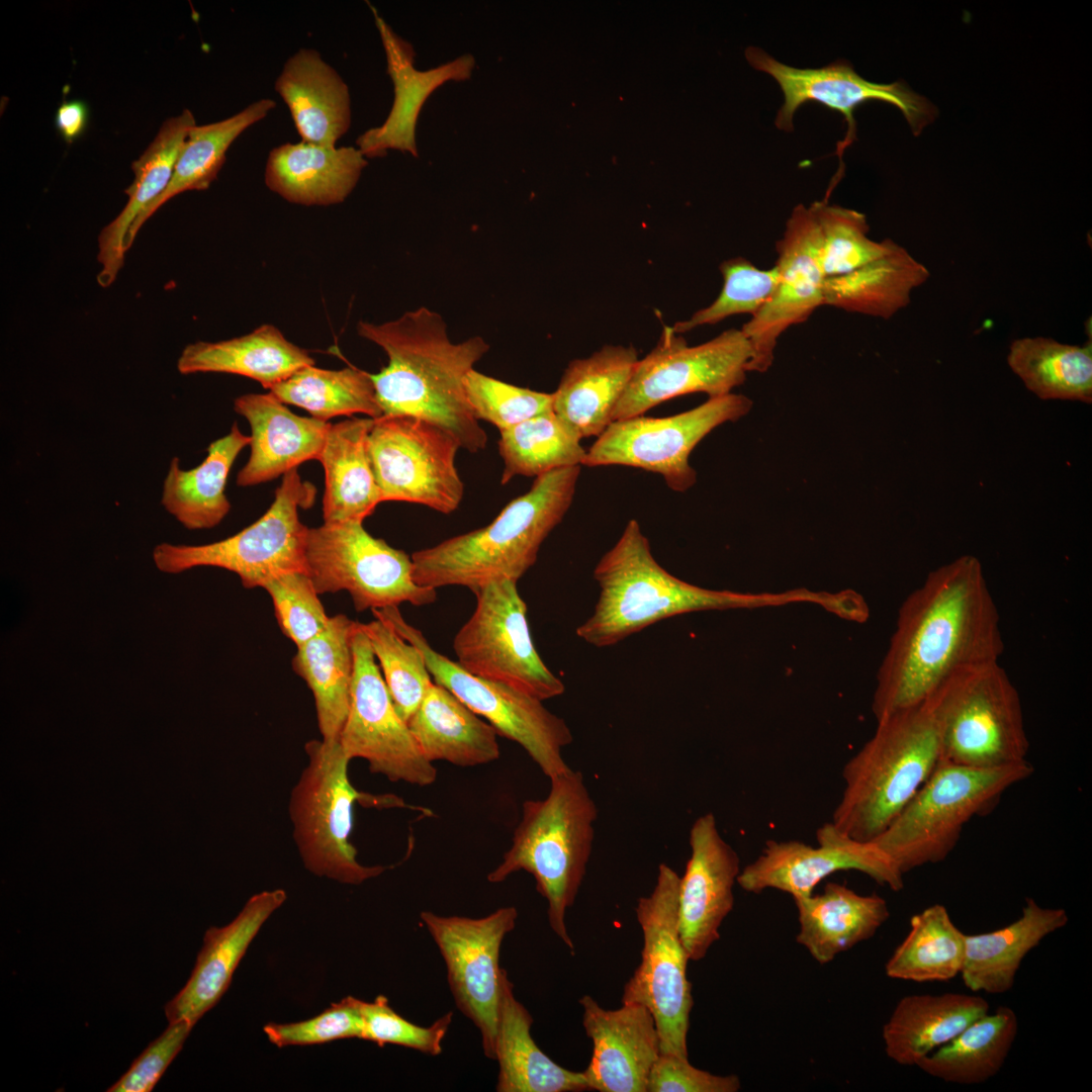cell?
<instances>
[{
    "label": "cell",
    "instance_id": "obj_47",
    "mask_svg": "<svg viewBox=\"0 0 1092 1092\" xmlns=\"http://www.w3.org/2000/svg\"><path fill=\"white\" fill-rule=\"evenodd\" d=\"M580 440L553 411L499 431L498 452L505 465L502 484L518 475L538 477L582 465L586 451Z\"/></svg>",
    "mask_w": 1092,
    "mask_h": 1092
},
{
    "label": "cell",
    "instance_id": "obj_51",
    "mask_svg": "<svg viewBox=\"0 0 1092 1092\" xmlns=\"http://www.w3.org/2000/svg\"><path fill=\"white\" fill-rule=\"evenodd\" d=\"M464 387L474 417L499 431L553 411V395L513 385L472 369Z\"/></svg>",
    "mask_w": 1092,
    "mask_h": 1092
},
{
    "label": "cell",
    "instance_id": "obj_25",
    "mask_svg": "<svg viewBox=\"0 0 1092 1092\" xmlns=\"http://www.w3.org/2000/svg\"><path fill=\"white\" fill-rule=\"evenodd\" d=\"M370 8L385 51L394 100L385 122L359 135L356 144L365 158L384 157L387 150L408 152L418 157L416 125L424 103L445 82L469 79L475 60L466 54L437 68L418 71L414 67L413 46L397 35L374 7Z\"/></svg>",
    "mask_w": 1092,
    "mask_h": 1092
},
{
    "label": "cell",
    "instance_id": "obj_22",
    "mask_svg": "<svg viewBox=\"0 0 1092 1092\" xmlns=\"http://www.w3.org/2000/svg\"><path fill=\"white\" fill-rule=\"evenodd\" d=\"M779 282L768 302L744 324L741 331L751 347L748 372L767 371L781 336L805 323L823 305L825 274L821 239L810 205H796L776 244Z\"/></svg>",
    "mask_w": 1092,
    "mask_h": 1092
},
{
    "label": "cell",
    "instance_id": "obj_10",
    "mask_svg": "<svg viewBox=\"0 0 1092 1092\" xmlns=\"http://www.w3.org/2000/svg\"><path fill=\"white\" fill-rule=\"evenodd\" d=\"M315 494V487L293 469L283 475L273 503L252 525L212 543L158 544L153 550L154 563L160 571L171 574L201 566L226 569L237 574L246 588H263L287 572H307L308 528L299 520L298 511L311 507Z\"/></svg>",
    "mask_w": 1092,
    "mask_h": 1092
},
{
    "label": "cell",
    "instance_id": "obj_21",
    "mask_svg": "<svg viewBox=\"0 0 1092 1092\" xmlns=\"http://www.w3.org/2000/svg\"><path fill=\"white\" fill-rule=\"evenodd\" d=\"M817 846L798 840H768L762 852L743 868L737 884L748 893L767 889L793 899L812 895L818 884L839 871H857L893 891L904 887V875L873 841L853 839L831 822L818 828Z\"/></svg>",
    "mask_w": 1092,
    "mask_h": 1092
},
{
    "label": "cell",
    "instance_id": "obj_29",
    "mask_svg": "<svg viewBox=\"0 0 1092 1092\" xmlns=\"http://www.w3.org/2000/svg\"><path fill=\"white\" fill-rule=\"evenodd\" d=\"M638 360L632 346L606 345L571 361L552 392L554 414L580 439L601 436L613 423Z\"/></svg>",
    "mask_w": 1092,
    "mask_h": 1092
},
{
    "label": "cell",
    "instance_id": "obj_1",
    "mask_svg": "<svg viewBox=\"0 0 1092 1092\" xmlns=\"http://www.w3.org/2000/svg\"><path fill=\"white\" fill-rule=\"evenodd\" d=\"M1003 648L980 561L964 555L939 566L899 609L877 673L876 720L923 703L959 671L999 661Z\"/></svg>",
    "mask_w": 1092,
    "mask_h": 1092
},
{
    "label": "cell",
    "instance_id": "obj_45",
    "mask_svg": "<svg viewBox=\"0 0 1092 1092\" xmlns=\"http://www.w3.org/2000/svg\"><path fill=\"white\" fill-rule=\"evenodd\" d=\"M966 933L942 904L914 914L910 929L885 965L887 977L915 983L944 982L961 974Z\"/></svg>",
    "mask_w": 1092,
    "mask_h": 1092
},
{
    "label": "cell",
    "instance_id": "obj_48",
    "mask_svg": "<svg viewBox=\"0 0 1092 1092\" xmlns=\"http://www.w3.org/2000/svg\"><path fill=\"white\" fill-rule=\"evenodd\" d=\"M394 708L407 723L433 685L423 652L378 619L361 623Z\"/></svg>",
    "mask_w": 1092,
    "mask_h": 1092
},
{
    "label": "cell",
    "instance_id": "obj_30",
    "mask_svg": "<svg viewBox=\"0 0 1092 1092\" xmlns=\"http://www.w3.org/2000/svg\"><path fill=\"white\" fill-rule=\"evenodd\" d=\"M367 165L353 147L285 143L270 151L264 178L271 191L291 203L327 206L348 197Z\"/></svg>",
    "mask_w": 1092,
    "mask_h": 1092
},
{
    "label": "cell",
    "instance_id": "obj_16",
    "mask_svg": "<svg viewBox=\"0 0 1092 1092\" xmlns=\"http://www.w3.org/2000/svg\"><path fill=\"white\" fill-rule=\"evenodd\" d=\"M751 354L741 329H729L708 342L689 346L680 334L665 327L654 349L638 360L612 422L642 416L676 396L729 394L745 381Z\"/></svg>",
    "mask_w": 1092,
    "mask_h": 1092
},
{
    "label": "cell",
    "instance_id": "obj_46",
    "mask_svg": "<svg viewBox=\"0 0 1092 1092\" xmlns=\"http://www.w3.org/2000/svg\"><path fill=\"white\" fill-rule=\"evenodd\" d=\"M270 392L324 422L355 414L372 419L383 416L371 374L354 367L332 370L309 365L274 385Z\"/></svg>",
    "mask_w": 1092,
    "mask_h": 1092
},
{
    "label": "cell",
    "instance_id": "obj_49",
    "mask_svg": "<svg viewBox=\"0 0 1092 1092\" xmlns=\"http://www.w3.org/2000/svg\"><path fill=\"white\" fill-rule=\"evenodd\" d=\"M820 239L821 262L826 277L848 273L889 253L894 241L872 240L863 213L825 198L810 204Z\"/></svg>",
    "mask_w": 1092,
    "mask_h": 1092
},
{
    "label": "cell",
    "instance_id": "obj_12",
    "mask_svg": "<svg viewBox=\"0 0 1092 1092\" xmlns=\"http://www.w3.org/2000/svg\"><path fill=\"white\" fill-rule=\"evenodd\" d=\"M678 889L679 876L661 863L652 892L637 902L643 948L639 966L623 988L622 1004L637 1003L650 1010L660 1037V1054L689 1058L694 1000L687 977L690 960L678 929Z\"/></svg>",
    "mask_w": 1092,
    "mask_h": 1092
},
{
    "label": "cell",
    "instance_id": "obj_4",
    "mask_svg": "<svg viewBox=\"0 0 1092 1092\" xmlns=\"http://www.w3.org/2000/svg\"><path fill=\"white\" fill-rule=\"evenodd\" d=\"M579 473L576 465L540 475L490 524L414 552L415 581L434 589L457 585L471 592L499 578L518 582L571 506Z\"/></svg>",
    "mask_w": 1092,
    "mask_h": 1092
},
{
    "label": "cell",
    "instance_id": "obj_52",
    "mask_svg": "<svg viewBox=\"0 0 1092 1092\" xmlns=\"http://www.w3.org/2000/svg\"><path fill=\"white\" fill-rule=\"evenodd\" d=\"M263 588L274 606L282 633L299 647L323 632L329 617L307 572L292 571L269 580Z\"/></svg>",
    "mask_w": 1092,
    "mask_h": 1092
},
{
    "label": "cell",
    "instance_id": "obj_56",
    "mask_svg": "<svg viewBox=\"0 0 1092 1092\" xmlns=\"http://www.w3.org/2000/svg\"><path fill=\"white\" fill-rule=\"evenodd\" d=\"M736 1075H715L694 1067L689 1058L660 1054L647 1082L646 1092H737Z\"/></svg>",
    "mask_w": 1092,
    "mask_h": 1092
},
{
    "label": "cell",
    "instance_id": "obj_24",
    "mask_svg": "<svg viewBox=\"0 0 1092 1092\" xmlns=\"http://www.w3.org/2000/svg\"><path fill=\"white\" fill-rule=\"evenodd\" d=\"M579 1004L582 1026L593 1041V1056L583 1071L589 1090L646 1092L660 1055V1037L650 1010L637 1003L609 1010L589 995L582 996Z\"/></svg>",
    "mask_w": 1092,
    "mask_h": 1092
},
{
    "label": "cell",
    "instance_id": "obj_44",
    "mask_svg": "<svg viewBox=\"0 0 1092 1092\" xmlns=\"http://www.w3.org/2000/svg\"><path fill=\"white\" fill-rule=\"evenodd\" d=\"M1007 363L1028 390L1040 399L1092 402V344L1060 343L1025 337L1009 347Z\"/></svg>",
    "mask_w": 1092,
    "mask_h": 1092
},
{
    "label": "cell",
    "instance_id": "obj_57",
    "mask_svg": "<svg viewBox=\"0 0 1092 1092\" xmlns=\"http://www.w3.org/2000/svg\"><path fill=\"white\" fill-rule=\"evenodd\" d=\"M88 122L89 107L83 100H65L56 111V128L67 144L78 140L85 132Z\"/></svg>",
    "mask_w": 1092,
    "mask_h": 1092
},
{
    "label": "cell",
    "instance_id": "obj_11",
    "mask_svg": "<svg viewBox=\"0 0 1092 1092\" xmlns=\"http://www.w3.org/2000/svg\"><path fill=\"white\" fill-rule=\"evenodd\" d=\"M372 614L423 652L435 682L484 718L498 735L520 744L549 780L571 770L562 757V748L572 742V733L543 701L465 671L435 650L422 631L404 620L398 607L372 610Z\"/></svg>",
    "mask_w": 1092,
    "mask_h": 1092
},
{
    "label": "cell",
    "instance_id": "obj_7",
    "mask_svg": "<svg viewBox=\"0 0 1092 1092\" xmlns=\"http://www.w3.org/2000/svg\"><path fill=\"white\" fill-rule=\"evenodd\" d=\"M1032 772L1027 760L996 768L939 762L899 815L872 841L903 875L941 862L971 819L991 811L1009 788Z\"/></svg>",
    "mask_w": 1092,
    "mask_h": 1092
},
{
    "label": "cell",
    "instance_id": "obj_40",
    "mask_svg": "<svg viewBox=\"0 0 1092 1092\" xmlns=\"http://www.w3.org/2000/svg\"><path fill=\"white\" fill-rule=\"evenodd\" d=\"M251 444L234 423L230 432L210 443L207 455L196 467L184 470L172 458L163 482L161 504L189 530L217 526L231 510L225 485L231 468L242 450Z\"/></svg>",
    "mask_w": 1092,
    "mask_h": 1092
},
{
    "label": "cell",
    "instance_id": "obj_6",
    "mask_svg": "<svg viewBox=\"0 0 1092 1092\" xmlns=\"http://www.w3.org/2000/svg\"><path fill=\"white\" fill-rule=\"evenodd\" d=\"M597 817V806L580 771L571 769L551 779L544 799L523 803L512 845L487 875V881L495 884L519 871L531 874L537 891L547 901L551 929L572 954L574 944L565 916L585 876Z\"/></svg>",
    "mask_w": 1092,
    "mask_h": 1092
},
{
    "label": "cell",
    "instance_id": "obj_41",
    "mask_svg": "<svg viewBox=\"0 0 1092 1092\" xmlns=\"http://www.w3.org/2000/svg\"><path fill=\"white\" fill-rule=\"evenodd\" d=\"M929 276L922 263L894 243L884 256L848 273L826 277L823 305L888 320L910 303L913 290Z\"/></svg>",
    "mask_w": 1092,
    "mask_h": 1092
},
{
    "label": "cell",
    "instance_id": "obj_3",
    "mask_svg": "<svg viewBox=\"0 0 1092 1092\" xmlns=\"http://www.w3.org/2000/svg\"><path fill=\"white\" fill-rule=\"evenodd\" d=\"M600 594L593 614L576 635L596 647H608L670 617L700 611L757 609L792 604L824 607V590L742 593L705 588L677 578L653 557L648 539L632 519L617 543L594 570Z\"/></svg>",
    "mask_w": 1092,
    "mask_h": 1092
},
{
    "label": "cell",
    "instance_id": "obj_28",
    "mask_svg": "<svg viewBox=\"0 0 1092 1092\" xmlns=\"http://www.w3.org/2000/svg\"><path fill=\"white\" fill-rule=\"evenodd\" d=\"M275 90L287 105L301 141L334 148L351 124L349 88L313 49H300L284 64Z\"/></svg>",
    "mask_w": 1092,
    "mask_h": 1092
},
{
    "label": "cell",
    "instance_id": "obj_54",
    "mask_svg": "<svg viewBox=\"0 0 1092 1092\" xmlns=\"http://www.w3.org/2000/svg\"><path fill=\"white\" fill-rule=\"evenodd\" d=\"M359 1000L348 996L333 1003L321 1014L291 1023H268L264 1032L275 1045H308L330 1042L362 1034Z\"/></svg>",
    "mask_w": 1092,
    "mask_h": 1092
},
{
    "label": "cell",
    "instance_id": "obj_27",
    "mask_svg": "<svg viewBox=\"0 0 1092 1092\" xmlns=\"http://www.w3.org/2000/svg\"><path fill=\"white\" fill-rule=\"evenodd\" d=\"M236 413L251 427V454L237 484L252 486L318 460L332 424L293 414L273 393H248L234 401Z\"/></svg>",
    "mask_w": 1092,
    "mask_h": 1092
},
{
    "label": "cell",
    "instance_id": "obj_39",
    "mask_svg": "<svg viewBox=\"0 0 1092 1092\" xmlns=\"http://www.w3.org/2000/svg\"><path fill=\"white\" fill-rule=\"evenodd\" d=\"M356 621L339 614L326 629L297 647L292 666L310 689L322 739L339 741L351 699L354 672L352 640Z\"/></svg>",
    "mask_w": 1092,
    "mask_h": 1092
},
{
    "label": "cell",
    "instance_id": "obj_32",
    "mask_svg": "<svg viewBox=\"0 0 1092 1092\" xmlns=\"http://www.w3.org/2000/svg\"><path fill=\"white\" fill-rule=\"evenodd\" d=\"M793 900L799 920L796 941L820 965L872 938L890 917L883 897L861 895L834 882L820 894Z\"/></svg>",
    "mask_w": 1092,
    "mask_h": 1092
},
{
    "label": "cell",
    "instance_id": "obj_2",
    "mask_svg": "<svg viewBox=\"0 0 1092 1092\" xmlns=\"http://www.w3.org/2000/svg\"><path fill=\"white\" fill-rule=\"evenodd\" d=\"M360 337L386 353L388 364L371 374L382 417H414L453 436L460 447L476 453L487 436L467 400L464 379L487 353L481 337L450 341L437 312L419 307L382 324L359 322Z\"/></svg>",
    "mask_w": 1092,
    "mask_h": 1092
},
{
    "label": "cell",
    "instance_id": "obj_33",
    "mask_svg": "<svg viewBox=\"0 0 1092 1092\" xmlns=\"http://www.w3.org/2000/svg\"><path fill=\"white\" fill-rule=\"evenodd\" d=\"M1068 921L1064 908L1042 907L1027 898L1015 921L989 932L966 934L960 974L964 985L973 992H1009L1025 957Z\"/></svg>",
    "mask_w": 1092,
    "mask_h": 1092
},
{
    "label": "cell",
    "instance_id": "obj_34",
    "mask_svg": "<svg viewBox=\"0 0 1092 1092\" xmlns=\"http://www.w3.org/2000/svg\"><path fill=\"white\" fill-rule=\"evenodd\" d=\"M533 1017L515 997L504 969L494 1060L498 1063V1092H581L589 1090L583 1072L567 1070L552 1061L531 1035Z\"/></svg>",
    "mask_w": 1092,
    "mask_h": 1092
},
{
    "label": "cell",
    "instance_id": "obj_42",
    "mask_svg": "<svg viewBox=\"0 0 1092 1092\" xmlns=\"http://www.w3.org/2000/svg\"><path fill=\"white\" fill-rule=\"evenodd\" d=\"M1017 1032L1015 1011L1008 1006H999L922 1058L916 1067L947 1083H984L1002 1069Z\"/></svg>",
    "mask_w": 1092,
    "mask_h": 1092
},
{
    "label": "cell",
    "instance_id": "obj_37",
    "mask_svg": "<svg viewBox=\"0 0 1092 1092\" xmlns=\"http://www.w3.org/2000/svg\"><path fill=\"white\" fill-rule=\"evenodd\" d=\"M407 726L431 762L474 766L494 761L500 754L494 728L435 681Z\"/></svg>",
    "mask_w": 1092,
    "mask_h": 1092
},
{
    "label": "cell",
    "instance_id": "obj_23",
    "mask_svg": "<svg viewBox=\"0 0 1092 1092\" xmlns=\"http://www.w3.org/2000/svg\"><path fill=\"white\" fill-rule=\"evenodd\" d=\"M689 841L691 856L679 877L678 929L689 960L697 962L720 938V927L734 906L733 888L741 869L713 813L695 820Z\"/></svg>",
    "mask_w": 1092,
    "mask_h": 1092
},
{
    "label": "cell",
    "instance_id": "obj_13",
    "mask_svg": "<svg viewBox=\"0 0 1092 1092\" xmlns=\"http://www.w3.org/2000/svg\"><path fill=\"white\" fill-rule=\"evenodd\" d=\"M305 559L320 595L345 590L359 612L437 600V589L415 581L412 557L371 536L361 521L308 528Z\"/></svg>",
    "mask_w": 1092,
    "mask_h": 1092
},
{
    "label": "cell",
    "instance_id": "obj_5",
    "mask_svg": "<svg viewBox=\"0 0 1092 1092\" xmlns=\"http://www.w3.org/2000/svg\"><path fill=\"white\" fill-rule=\"evenodd\" d=\"M877 724L843 766L844 789L830 821L859 841L880 835L940 761L939 725L929 700Z\"/></svg>",
    "mask_w": 1092,
    "mask_h": 1092
},
{
    "label": "cell",
    "instance_id": "obj_9",
    "mask_svg": "<svg viewBox=\"0 0 1092 1092\" xmlns=\"http://www.w3.org/2000/svg\"><path fill=\"white\" fill-rule=\"evenodd\" d=\"M307 763L293 787L288 813L304 868L317 877L360 885L386 868L364 866L350 836L354 804L362 797L348 775L350 759L339 741L309 740Z\"/></svg>",
    "mask_w": 1092,
    "mask_h": 1092
},
{
    "label": "cell",
    "instance_id": "obj_53",
    "mask_svg": "<svg viewBox=\"0 0 1092 1092\" xmlns=\"http://www.w3.org/2000/svg\"><path fill=\"white\" fill-rule=\"evenodd\" d=\"M359 1009L362 1039L376 1042L380 1046L386 1043L397 1044L430 1056L442 1053V1042L453 1018L452 1012H448L430 1026H420L396 1013L390 1007L388 999L382 995L372 1002L359 1000Z\"/></svg>",
    "mask_w": 1092,
    "mask_h": 1092
},
{
    "label": "cell",
    "instance_id": "obj_26",
    "mask_svg": "<svg viewBox=\"0 0 1092 1092\" xmlns=\"http://www.w3.org/2000/svg\"><path fill=\"white\" fill-rule=\"evenodd\" d=\"M286 897L282 889L255 894L231 923L207 929L190 978L165 1006L169 1022L194 1025L217 1003L251 941Z\"/></svg>",
    "mask_w": 1092,
    "mask_h": 1092
},
{
    "label": "cell",
    "instance_id": "obj_43",
    "mask_svg": "<svg viewBox=\"0 0 1092 1092\" xmlns=\"http://www.w3.org/2000/svg\"><path fill=\"white\" fill-rule=\"evenodd\" d=\"M275 106L274 100L264 98L220 121L194 125L181 149L169 185L133 222L125 241L126 252L143 224L163 204L180 193L207 189L216 179L235 140L248 127L265 118Z\"/></svg>",
    "mask_w": 1092,
    "mask_h": 1092
},
{
    "label": "cell",
    "instance_id": "obj_36",
    "mask_svg": "<svg viewBox=\"0 0 1092 1092\" xmlns=\"http://www.w3.org/2000/svg\"><path fill=\"white\" fill-rule=\"evenodd\" d=\"M372 418L331 425L317 461L325 470V523L361 521L381 503L367 440Z\"/></svg>",
    "mask_w": 1092,
    "mask_h": 1092
},
{
    "label": "cell",
    "instance_id": "obj_14",
    "mask_svg": "<svg viewBox=\"0 0 1092 1092\" xmlns=\"http://www.w3.org/2000/svg\"><path fill=\"white\" fill-rule=\"evenodd\" d=\"M475 609L453 640L465 671L502 682L541 701L562 695L564 684L539 655L517 581L499 578L474 592Z\"/></svg>",
    "mask_w": 1092,
    "mask_h": 1092
},
{
    "label": "cell",
    "instance_id": "obj_31",
    "mask_svg": "<svg viewBox=\"0 0 1092 1092\" xmlns=\"http://www.w3.org/2000/svg\"><path fill=\"white\" fill-rule=\"evenodd\" d=\"M194 125L195 118L189 109L166 119L153 142L132 163L133 181L124 190L128 200L98 237L97 260L101 268L97 282L100 286L108 287L116 279L124 263L125 241L133 222L169 185L181 149Z\"/></svg>",
    "mask_w": 1092,
    "mask_h": 1092
},
{
    "label": "cell",
    "instance_id": "obj_17",
    "mask_svg": "<svg viewBox=\"0 0 1092 1092\" xmlns=\"http://www.w3.org/2000/svg\"><path fill=\"white\" fill-rule=\"evenodd\" d=\"M368 452L381 502H406L442 514L460 505L464 485L455 465L459 442L414 417L374 419Z\"/></svg>",
    "mask_w": 1092,
    "mask_h": 1092
},
{
    "label": "cell",
    "instance_id": "obj_15",
    "mask_svg": "<svg viewBox=\"0 0 1092 1092\" xmlns=\"http://www.w3.org/2000/svg\"><path fill=\"white\" fill-rule=\"evenodd\" d=\"M752 405L746 395L731 392L666 418L615 421L586 452L582 465H624L655 472L669 488L684 492L697 481L689 462L693 449L718 426L746 416Z\"/></svg>",
    "mask_w": 1092,
    "mask_h": 1092
},
{
    "label": "cell",
    "instance_id": "obj_55",
    "mask_svg": "<svg viewBox=\"0 0 1092 1092\" xmlns=\"http://www.w3.org/2000/svg\"><path fill=\"white\" fill-rule=\"evenodd\" d=\"M193 1025L187 1021L169 1022V1026L132 1062L108 1092H151L168 1066L181 1051Z\"/></svg>",
    "mask_w": 1092,
    "mask_h": 1092
},
{
    "label": "cell",
    "instance_id": "obj_18",
    "mask_svg": "<svg viewBox=\"0 0 1092 1092\" xmlns=\"http://www.w3.org/2000/svg\"><path fill=\"white\" fill-rule=\"evenodd\" d=\"M745 57L753 69L772 77L783 92L784 103L775 119L777 128L793 131L795 113L808 102L820 103L844 118L846 133L835 151L840 161L836 177L843 173L845 150L856 140L854 111L859 105L882 101L896 106L915 135L936 116L934 105L906 84L900 81L891 84L870 82L846 60H837L821 68L801 69L776 60L757 47L747 48Z\"/></svg>",
    "mask_w": 1092,
    "mask_h": 1092
},
{
    "label": "cell",
    "instance_id": "obj_8",
    "mask_svg": "<svg viewBox=\"0 0 1092 1092\" xmlns=\"http://www.w3.org/2000/svg\"><path fill=\"white\" fill-rule=\"evenodd\" d=\"M927 700L939 725V762L996 768L1026 761L1020 698L999 661L959 671Z\"/></svg>",
    "mask_w": 1092,
    "mask_h": 1092
},
{
    "label": "cell",
    "instance_id": "obj_19",
    "mask_svg": "<svg viewBox=\"0 0 1092 1092\" xmlns=\"http://www.w3.org/2000/svg\"><path fill=\"white\" fill-rule=\"evenodd\" d=\"M354 672L348 716L340 744L351 760L363 758L369 770L390 782L426 787L437 769L422 753L407 723L396 712L370 642L357 622L352 640Z\"/></svg>",
    "mask_w": 1092,
    "mask_h": 1092
},
{
    "label": "cell",
    "instance_id": "obj_50",
    "mask_svg": "<svg viewBox=\"0 0 1092 1092\" xmlns=\"http://www.w3.org/2000/svg\"><path fill=\"white\" fill-rule=\"evenodd\" d=\"M719 269L723 277L719 295L690 318L675 323L671 327L673 332L681 335L737 314H749L751 317L768 302L779 282L776 265L761 269L743 257L728 259L720 264Z\"/></svg>",
    "mask_w": 1092,
    "mask_h": 1092
},
{
    "label": "cell",
    "instance_id": "obj_38",
    "mask_svg": "<svg viewBox=\"0 0 1092 1092\" xmlns=\"http://www.w3.org/2000/svg\"><path fill=\"white\" fill-rule=\"evenodd\" d=\"M309 365H314L309 354L272 325H263L230 340L189 344L177 361L181 374H237L256 380L269 390Z\"/></svg>",
    "mask_w": 1092,
    "mask_h": 1092
},
{
    "label": "cell",
    "instance_id": "obj_35",
    "mask_svg": "<svg viewBox=\"0 0 1092 1092\" xmlns=\"http://www.w3.org/2000/svg\"><path fill=\"white\" fill-rule=\"evenodd\" d=\"M989 1012L981 996L947 992L901 998L883 1026L887 1057L901 1066L917 1063Z\"/></svg>",
    "mask_w": 1092,
    "mask_h": 1092
},
{
    "label": "cell",
    "instance_id": "obj_20",
    "mask_svg": "<svg viewBox=\"0 0 1092 1092\" xmlns=\"http://www.w3.org/2000/svg\"><path fill=\"white\" fill-rule=\"evenodd\" d=\"M518 910L502 907L487 916H441L423 911L420 919L438 946L457 1008L478 1028L484 1056L494 1060L503 968L500 946L516 926Z\"/></svg>",
    "mask_w": 1092,
    "mask_h": 1092
}]
</instances>
